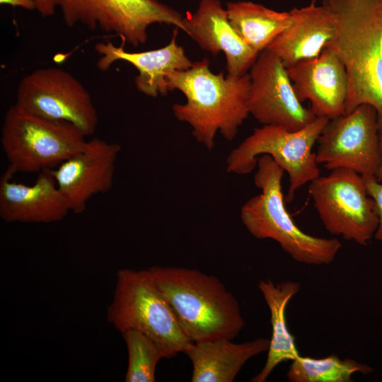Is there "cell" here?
I'll use <instances>...</instances> for the list:
<instances>
[{"label": "cell", "mask_w": 382, "mask_h": 382, "mask_svg": "<svg viewBox=\"0 0 382 382\" xmlns=\"http://www.w3.org/2000/svg\"><path fill=\"white\" fill-rule=\"evenodd\" d=\"M248 74L239 76L214 74L207 59L194 62L187 70L175 71L168 77L169 91L178 90L186 98L183 104L172 106L175 118L192 127V134L207 150L215 146L218 132L232 141L250 115L248 98Z\"/></svg>", "instance_id": "6da1fadb"}, {"label": "cell", "mask_w": 382, "mask_h": 382, "mask_svg": "<svg viewBox=\"0 0 382 382\" xmlns=\"http://www.w3.org/2000/svg\"><path fill=\"white\" fill-rule=\"evenodd\" d=\"M336 23L332 42L346 68L345 113L368 104L382 127V0H328Z\"/></svg>", "instance_id": "7a4b0ae2"}, {"label": "cell", "mask_w": 382, "mask_h": 382, "mask_svg": "<svg viewBox=\"0 0 382 382\" xmlns=\"http://www.w3.org/2000/svg\"><path fill=\"white\" fill-rule=\"evenodd\" d=\"M148 270L192 342L233 340L242 330L245 321L239 303L216 277L179 267Z\"/></svg>", "instance_id": "3957f363"}, {"label": "cell", "mask_w": 382, "mask_h": 382, "mask_svg": "<svg viewBox=\"0 0 382 382\" xmlns=\"http://www.w3.org/2000/svg\"><path fill=\"white\" fill-rule=\"evenodd\" d=\"M284 170L267 154L257 159L254 175L261 193L246 201L241 209L242 223L258 239H272L296 262L322 265L332 262L342 245L338 239L309 235L294 223L285 207L282 188Z\"/></svg>", "instance_id": "277c9868"}, {"label": "cell", "mask_w": 382, "mask_h": 382, "mask_svg": "<svg viewBox=\"0 0 382 382\" xmlns=\"http://www.w3.org/2000/svg\"><path fill=\"white\" fill-rule=\"evenodd\" d=\"M107 319L121 334L133 330L150 337L164 358L185 353L193 343L182 330L149 270L125 268L117 272Z\"/></svg>", "instance_id": "5b68a950"}, {"label": "cell", "mask_w": 382, "mask_h": 382, "mask_svg": "<svg viewBox=\"0 0 382 382\" xmlns=\"http://www.w3.org/2000/svg\"><path fill=\"white\" fill-rule=\"evenodd\" d=\"M85 138L70 122L46 119L14 104L6 112L1 129L6 170L15 174L53 169L83 149Z\"/></svg>", "instance_id": "8992f818"}, {"label": "cell", "mask_w": 382, "mask_h": 382, "mask_svg": "<svg viewBox=\"0 0 382 382\" xmlns=\"http://www.w3.org/2000/svg\"><path fill=\"white\" fill-rule=\"evenodd\" d=\"M328 120L316 117L296 131L275 125L255 128L228 155L227 172L249 174L257 167L259 156L269 155L289 175L285 202H291L298 189L320 176L313 148Z\"/></svg>", "instance_id": "52a82bcc"}, {"label": "cell", "mask_w": 382, "mask_h": 382, "mask_svg": "<svg viewBox=\"0 0 382 382\" xmlns=\"http://www.w3.org/2000/svg\"><path fill=\"white\" fill-rule=\"evenodd\" d=\"M308 191L321 222L331 235L361 245L374 237L378 213L362 175L350 169H334L310 182Z\"/></svg>", "instance_id": "ba28073f"}, {"label": "cell", "mask_w": 382, "mask_h": 382, "mask_svg": "<svg viewBox=\"0 0 382 382\" xmlns=\"http://www.w3.org/2000/svg\"><path fill=\"white\" fill-rule=\"evenodd\" d=\"M66 25L81 24L95 30L117 35L122 42L146 43L154 23L173 25L184 30L183 17L157 0H52Z\"/></svg>", "instance_id": "9c48e42d"}, {"label": "cell", "mask_w": 382, "mask_h": 382, "mask_svg": "<svg viewBox=\"0 0 382 382\" xmlns=\"http://www.w3.org/2000/svg\"><path fill=\"white\" fill-rule=\"evenodd\" d=\"M15 104L44 118L70 122L86 137L93 134L98 124L96 108L86 88L60 68L38 69L23 77Z\"/></svg>", "instance_id": "30bf717a"}, {"label": "cell", "mask_w": 382, "mask_h": 382, "mask_svg": "<svg viewBox=\"0 0 382 382\" xmlns=\"http://www.w3.org/2000/svg\"><path fill=\"white\" fill-rule=\"evenodd\" d=\"M318 142V164L330 170L347 168L363 177H376L381 156L379 124L371 105L362 104L329 120Z\"/></svg>", "instance_id": "8fae6325"}, {"label": "cell", "mask_w": 382, "mask_h": 382, "mask_svg": "<svg viewBox=\"0 0 382 382\" xmlns=\"http://www.w3.org/2000/svg\"><path fill=\"white\" fill-rule=\"evenodd\" d=\"M250 70L248 107L260 123L296 131L316 120L299 100L286 68L276 55L263 50Z\"/></svg>", "instance_id": "7c38bea8"}, {"label": "cell", "mask_w": 382, "mask_h": 382, "mask_svg": "<svg viewBox=\"0 0 382 382\" xmlns=\"http://www.w3.org/2000/svg\"><path fill=\"white\" fill-rule=\"evenodd\" d=\"M120 151L117 143L94 138L81 151L50 169L71 212L82 213L91 197L111 189Z\"/></svg>", "instance_id": "4fadbf2b"}, {"label": "cell", "mask_w": 382, "mask_h": 382, "mask_svg": "<svg viewBox=\"0 0 382 382\" xmlns=\"http://www.w3.org/2000/svg\"><path fill=\"white\" fill-rule=\"evenodd\" d=\"M286 71L299 100H308L316 117L330 120L345 113L348 76L332 42L318 57L296 63Z\"/></svg>", "instance_id": "5bb4252c"}, {"label": "cell", "mask_w": 382, "mask_h": 382, "mask_svg": "<svg viewBox=\"0 0 382 382\" xmlns=\"http://www.w3.org/2000/svg\"><path fill=\"white\" fill-rule=\"evenodd\" d=\"M13 175L6 170L0 179V217L4 221L53 223L71 212L50 170L40 172L32 185L16 183Z\"/></svg>", "instance_id": "9a60e30c"}, {"label": "cell", "mask_w": 382, "mask_h": 382, "mask_svg": "<svg viewBox=\"0 0 382 382\" xmlns=\"http://www.w3.org/2000/svg\"><path fill=\"white\" fill-rule=\"evenodd\" d=\"M183 22V31L202 50L213 55L225 54L228 75L247 74L259 54L237 33L219 0H202L197 11L188 13Z\"/></svg>", "instance_id": "2e32d148"}, {"label": "cell", "mask_w": 382, "mask_h": 382, "mask_svg": "<svg viewBox=\"0 0 382 382\" xmlns=\"http://www.w3.org/2000/svg\"><path fill=\"white\" fill-rule=\"evenodd\" d=\"M175 37L176 33L165 47L139 52H127L123 45L117 47L111 42H98L94 47L100 55L97 66L106 71L116 61L127 62L138 71L135 86L139 92L154 98L166 96L169 91L168 76L175 71L187 70L194 63L187 57L183 47L176 43Z\"/></svg>", "instance_id": "e0dca14e"}, {"label": "cell", "mask_w": 382, "mask_h": 382, "mask_svg": "<svg viewBox=\"0 0 382 382\" xmlns=\"http://www.w3.org/2000/svg\"><path fill=\"white\" fill-rule=\"evenodd\" d=\"M289 13L291 25L266 49L286 68L318 57L336 35L335 19L325 6H318L312 1Z\"/></svg>", "instance_id": "ac0fdd59"}, {"label": "cell", "mask_w": 382, "mask_h": 382, "mask_svg": "<svg viewBox=\"0 0 382 382\" xmlns=\"http://www.w3.org/2000/svg\"><path fill=\"white\" fill-rule=\"evenodd\" d=\"M270 340L236 343L222 338L193 342L185 352L192 364V382H232L251 358L268 350Z\"/></svg>", "instance_id": "d6986e66"}, {"label": "cell", "mask_w": 382, "mask_h": 382, "mask_svg": "<svg viewBox=\"0 0 382 382\" xmlns=\"http://www.w3.org/2000/svg\"><path fill=\"white\" fill-rule=\"evenodd\" d=\"M257 286L270 310L272 337L265 364L250 381L265 382L280 363L292 361L300 355L294 337L289 330L285 316L287 304L299 291L300 285L294 281L276 284L268 279L260 280Z\"/></svg>", "instance_id": "ffe728a7"}, {"label": "cell", "mask_w": 382, "mask_h": 382, "mask_svg": "<svg viewBox=\"0 0 382 382\" xmlns=\"http://www.w3.org/2000/svg\"><path fill=\"white\" fill-rule=\"evenodd\" d=\"M230 23L242 40L260 53L291 23L289 12H279L250 1L228 2Z\"/></svg>", "instance_id": "44dd1931"}, {"label": "cell", "mask_w": 382, "mask_h": 382, "mask_svg": "<svg viewBox=\"0 0 382 382\" xmlns=\"http://www.w3.org/2000/svg\"><path fill=\"white\" fill-rule=\"evenodd\" d=\"M291 361L286 373L291 382H351L354 374H369L374 371L367 364L335 354L321 359L299 355Z\"/></svg>", "instance_id": "7402d4cb"}, {"label": "cell", "mask_w": 382, "mask_h": 382, "mask_svg": "<svg viewBox=\"0 0 382 382\" xmlns=\"http://www.w3.org/2000/svg\"><path fill=\"white\" fill-rule=\"evenodd\" d=\"M122 335L128 354L125 381L154 382L156 366L164 358L159 347L150 337L137 330H127Z\"/></svg>", "instance_id": "603a6c76"}, {"label": "cell", "mask_w": 382, "mask_h": 382, "mask_svg": "<svg viewBox=\"0 0 382 382\" xmlns=\"http://www.w3.org/2000/svg\"><path fill=\"white\" fill-rule=\"evenodd\" d=\"M369 195L374 199L378 217V225L374 238L382 241V182L375 177H363Z\"/></svg>", "instance_id": "cb8c5ba5"}, {"label": "cell", "mask_w": 382, "mask_h": 382, "mask_svg": "<svg viewBox=\"0 0 382 382\" xmlns=\"http://www.w3.org/2000/svg\"><path fill=\"white\" fill-rule=\"evenodd\" d=\"M36 10L42 17H49L54 15L56 6L52 0H34Z\"/></svg>", "instance_id": "d4e9b609"}, {"label": "cell", "mask_w": 382, "mask_h": 382, "mask_svg": "<svg viewBox=\"0 0 382 382\" xmlns=\"http://www.w3.org/2000/svg\"><path fill=\"white\" fill-rule=\"evenodd\" d=\"M0 4L9 5L11 6H19L28 11L36 9V4L34 0H0Z\"/></svg>", "instance_id": "484cf974"}, {"label": "cell", "mask_w": 382, "mask_h": 382, "mask_svg": "<svg viewBox=\"0 0 382 382\" xmlns=\"http://www.w3.org/2000/svg\"><path fill=\"white\" fill-rule=\"evenodd\" d=\"M379 143H380V164L376 175V179L382 182V127H379Z\"/></svg>", "instance_id": "4316f807"}]
</instances>
